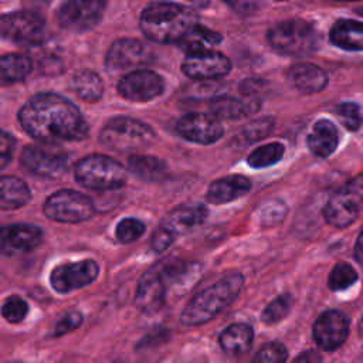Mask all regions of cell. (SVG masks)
Wrapping results in <instances>:
<instances>
[{"label": "cell", "mask_w": 363, "mask_h": 363, "mask_svg": "<svg viewBox=\"0 0 363 363\" xmlns=\"http://www.w3.org/2000/svg\"><path fill=\"white\" fill-rule=\"evenodd\" d=\"M17 116L21 128L43 143L82 140L89 136V125L77 105L55 92L33 95Z\"/></svg>", "instance_id": "cell-1"}, {"label": "cell", "mask_w": 363, "mask_h": 363, "mask_svg": "<svg viewBox=\"0 0 363 363\" xmlns=\"http://www.w3.org/2000/svg\"><path fill=\"white\" fill-rule=\"evenodd\" d=\"M244 286V277L240 272H230L213 285L194 295L180 315L184 326H199L214 319L240 295Z\"/></svg>", "instance_id": "cell-2"}, {"label": "cell", "mask_w": 363, "mask_h": 363, "mask_svg": "<svg viewBox=\"0 0 363 363\" xmlns=\"http://www.w3.org/2000/svg\"><path fill=\"white\" fill-rule=\"evenodd\" d=\"M196 14L184 6L160 1L147 6L140 14V30L160 44L180 43L196 24Z\"/></svg>", "instance_id": "cell-3"}, {"label": "cell", "mask_w": 363, "mask_h": 363, "mask_svg": "<svg viewBox=\"0 0 363 363\" xmlns=\"http://www.w3.org/2000/svg\"><path fill=\"white\" fill-rule=\"evenodd\" d=\"M74 176L81 186L98 191L115 190L126 183V169L118 160L99 153L79 159Z\"/></svg>", "instance_id": "cell-4"}, {"label": "cell", "mask_w": 363, "mask_h": 363, "mask_svg": "<svg viewBox=\"0 0 363 363\" xmlns=\"http://www.w3.org/2000/svg\"><path fill=\"white\" fill-rule=\"evenodd\" d=\"M269 45L279 54L301 57L315 51L319 45V33L309 21L302 18L285 20L269 28Z\"/></svg>", "instance_id": "cell-5"}, {"label": "cell", "mask_w": 363, "mask_h": 363, "mask_svg": "<svg viewBox=\"0 0 363 363\" xmlns=\"http://www.w3.org/2000/svg\"><path fill=\"white\" fill-rule=\"evenodd\" d=\"M99 140L112 150H138L153 143L156 140V132L147 123L135 118L115 116L102 126Z\"/></svg>", "instance_id": "cell-6"}, {"label": "cell", "mask_w": 363, "mask_h": 363, "mask_svg": "<svg viewBox=\"0 0 363 363\" xmlns=\"http://www.w3.org/2000/svg\"><path fill=\"white\" fill-rule=\"evenodd\" d=\"M363 206V173L347 180L330 196L323 207V217L328 224L345 228L352 224Z\"/></svg>", "instance_id": "cell-7"}, {"label": "cell", "mask_w": 363, "mask_h": 363, "mask_svg": "<svg viewBox=\"0 0 363 363\" xmlns=\"http://www.w3.org/2000/svg\"><path fill=\"white\" fill-rule=\"evenodd\" d=\"M95 213L91 197L75 190H58L44 203V214L57 223H81L89 220Z\"/></svg>", "instance_id": "cell-8"}, {"label": "cell", "mask_w": 363, "mask_h": 363, "mask_svg": "<svg viewBox=\"0 0 363 363\" xmlns=\"http://www.w3.org/2000/svg\"><path fill=\"white\" fill-rule=\"evenodd\" d=\"M45 31L41 14L31 10L0 16V37L18 44H38Z\"/></svg>", "instance_id": "cell-9"}, {"label": "cell", "mask_w": 363, "mask_h": 363, "mask_svg": "<svg viewBox=\"0 0 363 363\" xmlns=\"http://www.w3.org/2000/svg\"><path fill=\"white\" fill-rule=\"evenodd\" d=\"M23 167L40 177L55 179L65 173L68 166V156L61 149L51 146V143L27 145L20 155Z\"/></svg>", "instance_id": "cell-10"}, {"label": "cell", "mask_w": 363, "mask_h": 363, "mask_svg": "<svg viewBox=\"0 0 363 363\" xmlns=\"http://www.w3.org/2000/svg\"><path fill=\"white\" fill-rule=\"evenodd\" d=\"M106 0H65L58 10V23L62 28L82 33L94 28L102 18Z\"/></svg>", "instance_id": "cell-11"}, {"label": "cell", "mask_w": 363, "mask_h": 363, "mask_svg": "<svg viewBox=\"0 0 363 363\" xmlns=\"http://www.w3.org/2000/svg\"><path fill=\"white\" fill-rule=\"evenodd\" d=\"M99 274V265L94 259H81L57 265L50 274V284L58 294L84 288L92 284Z\"/></svg>", "instance_id": "cell-12"}, {"label": "cell", "mask_w": 363, "mask_h": 363, "mask_svg": "<svg viewBox=\"0 0 363 363\" xmlns=\"http://www.w3.org/2000/svg\"><path fill=\"white\" fill-rule=\"evenodd\" d=\"M164 91V79L152 69H135L123 75L118 82L119 95L130 102H147L160 96Z\"/></svg>", "instance_id": "cell-13"}, {"label": "cell", "mask_w": 363, "mask_h": 363, "mask_svg": "<svg viewBox=\"0 0 363 363\" xmlns=\"http://www.w3.org/2000/svg\"><path fill=\"white\" fill-rule=\"evenodd\" d=\"M312 335L320 349L333 352L340 347L349 336V318L336 309L325 311L316 318Z\"/></svg>", "instance_id": "cell-14"}, {"label": "cell", "mask_w": 363, "mask_h": 363, "mask_svg": "<svg viewBox=\"0 0 363 363\" xmlns=\"http://www.w3.org/2000/svg\"><path fill=\"white\" fill-rule=\"evenodd\" d=\"M176 130L183 139L199 145L214 143L224 135V128L218 118L199 112L183 115L176 125Z\"/></svg>", "instance_id": "cell-15"}, {"label": "cell", "mask_w": 363, "mask_h": 363, "mask_svg": "<svg viewBox=\"0 0 363 363\" xmlns=\"http://www.w3.org/2000/svg\"><path fill=\"white\" fill-rule=\"evenodd\" d=\"M182 71L191 79H218L231 71V62L224 54L206 50L187 54L182 64Z\"/></svg>", "instance_id": "cell-16"}, {"label": "cell", "mask_w": 363, "mask_h": 363, "mask_svg": "<svg viewBox=\"0 0 363 363\" xmlns=\"http://www.w3.org/2000/svg\"><path fill=\"white\" fill-rule=\"evenodd\" d=\"M43 241V231L34 224H9L0 227V254L16 255L33 251Z\"/></svg>", "instance_id": "cell-17"}, {"label": "cell", "mask_w": 363, "mask_h": 363, "mask_svg": "<svg viewBox=\"0 0 363 363\" xmlns=\"http://www.w3.org/2000/svg\"><path fill=\"white\" fill-rule=\"evenodd\" d=\"M149 61V51L143 43L135 38H119L109 47L105 65L111 71L133 68Z\"/></svg>", "instance_id": "cell-18"}, {"label": "cell", "mask_w": 363, "mask_h": 363, "mask_svg": "<svg viewBox=\"0 0 363 363\" xmlns=\"http://www.w3.org/2000/svg\"><path fill=\"white\" fill-rule=\"evenodd\" d=\"M167 296V291L157 264L143 274L138 284L135 303L139 311L153 313L159 311Z\"/></svg>", "instance_id": "cell-19"}, {"label": "cell", "mask_w": 363, "mask_h": 363, "mask_svg": "<svg viewBox=\"0 0 363 363\" xmlns=\"http://www.w3.org/2000/svg\"><path fill=\"white\" fill-rule=\"evenodd\" d=\"M207 214V207L203 204H180L163 217L159 227L176 238L204 223Z\"/></svg>", "instance_id": "cell-20"}, {"label": "cell", "mask_w": 363, "mask_h": 363, "mask_svg": "<svg viewBox=\"0 0 363 363\" xmlns=\"http://www.w3.org/2000/svg\"><path fill=\"white\" fill-rule=\"evenodd\" d=\"M286 78L292 88L301 94H316L328 85L326 72L311 62H298L289 67Z\"/></svg>", "instance_id": "cell-21"}, {"label": "cell", "mask_w": 363, "mask_h": 363, "mask_svg": "<svg viewBox=\"0 0 363 363\" xmlns=\"http://www.w3.org/2000/svg\"><path fill=\"white\" fill-rule=\"evenodd\" d=\"M261 106V101L257 96L244 95L242 98L223 95L214 98L210 105V113L218 119H241L251 113H255Z\"/></svg>", "instance_id": "cell-22"}, {"label": "cell", "mask_w": 363, "mask_h": 363, "mask_svg": "<svg viewBox=\"0 0 363 363\" xmlns=\"http://www.w3.org/2000/svg\"><path fill=\"white\" fill-rule=\"evenodd\" d=\"M251 189V180L242 174H228L214 180L206 193L211 204H225L245 196Z\"/></svg>", "instance_id": "cell-23"}, {"label": "cell", "mask_w": 363, "mask_h": 363, "mask_svg": "<svg viewBox=\"0 0 363 363\" xmlns=\"http://www.w3.org/2000/svg\"><path fill=\"white\" fill-rule=\"evenodd\" d=\"M309 150L318 157L330 156L339 143V132L336 125L329 119L316 121L306 138Z\"/></svg>", "instance_id": "cell-24"}, {"label": "cell", "mask_w": 363, "mask_h": 363, "mask_svg": "<svg viewBox=\"0 0 363 363\" xmlns=\"http://www.w3.org/2000/svg\"><path fill=\"white\" fill-rule=\"evenodd\" d=\"M332 44L347 51H363V21L337 20L329 33Z\"/></svg>", "instance_id": "cell-25"}, {"label": "cell", "mask_w": 363, "mask_h": 363, "mask_svg": "<svg viewBox=\"0 0 363 363\" xmlns=\"http://www.w3.org/2000/svg\"><path fill=\"white\" fill-rule=\"evenodd\" d=\"M31 200L30 187L16 176H0V210H16Z\"/></svg>", "instance_id": "cell-26"}, {"label": "cell", "mask_w": 363, "mask_h": 363, "mask_svg": "<svg viewBox=\"0 0 363 363\" xmlns=\"http://www.w3.org/2000/svg\"><path fill=\"white\" fill-rule=\"evenodd\" d=\"M252 339H254V330L250 325L233 323L221 332L218 337V343L225 353L238 356L245 353L251 347Z\"/></svg>", "instance_id": "cell-27"}, {"label": "cell", "mask_w": 363, "mask_h": 363, "mask_svg": "<svg viewBox=\"0 0 363 363\" xmlns=\"http://www.w3.org/2000/svg\"><path fill=\"white\" fill-rule=\"evenodd\" d=\"M128 170L143 182H160L167 176V164L150 155H132L128 160Z\"/></svg>", "instance_id": "cell-28"}, {"label": "cell", "mask_w": 363, "mask_h": 363, "mask_svg": "<svg viewBox=\"0 0 363 363\" xmlns=\"http://www.w3.org/2000/svg\"><path fill=\"white\" fill-rule=\"evenodd\" d=\"M33 69V61L26 54H6L0 57V85L23 81Z\"/></svg>", "instance_id": "cell-29"}, {"label": "cell", "mask_w": 363, "mask_h": 363, "mask_svg": "<svg viewBox=\"0 0 363 363\" xmlns=\"http://www.w3.org/2000/svg\"><path fill=\"white\" fill-rule=\"evenodd\" d=\"M74 94L85 102H96L104 95V82L101 77L91 69L78 71L71 79Z\"/></svg>", "instance_id": "cell-30"}, {"label": "cell", "mask_w": 363, "mask_h": 363, "mask_svg": "<svg viewBox=\"0 0 363 363\" xmlns=\"http://www.w3.org/2000/svg\"><path fill=\"white\" fill-rule=\"evenodd\" d=\"M221 41H223L221 34L196 23L179 44L187 54H194V52L206 51L208 50V47L217 45Z\"/></svg>", "instance_id": "cell-31"}, {"label": "cell", "mask_w": 363, "mask_h": 363, "mask_svg": "<svg viewBox=\"0 0 363 363\" xmlns=\"http://www.w3.org/2000/svg\"><path fill=\"white\" fill-rule=\"evenodd\" d=\"M285 153V146L279 142H271L254 149L248 157L247 163L254 169H264L277 164Z\"/></svg>", "instance_id": "cell-32"}, {"label": "cell", "mask_w": 363, "mask_h": 363, "mask_svg": "<svg viewBox=\"0 0 363 363\" xmlns=\"http://www.w3.org/2000/svg\"><path fill=\"white\" fill-rule=\"evenodd\" d=\"M356 269L347 262H337L328 277V286L332 291H343L357 281Z\"/></svg>", "instance_id": "cell-33"}, {"label": "cell", "mask_w": 363, "mask_h": 363, "mask_svg": "<svg viewBox=\"0 0 363 363\" xmlns=\"http://www.w3.org/2000/svg\"><path fill=\"white\" fill-rule=\"evenodd\" d=\"M292 306V296L289 294H282L272 299L261 313V319L267 325H274L281 322L289 313Z\"/></svg>", "instance_id": "cell-34"}, {"label": "cell", "mask_w": 363, "mask_h": 363, "mask_svg": "<svg viewBox=\"0 0 363 363\" xmlns=\"http://www.w3.org/2000/svg\"><path fill=\"white\" fill-rule=\"evenodd\" d=\"M145 233V224L133 217H126L122 218L115 230V235L116 240L121 244H130L133 241H136L138 238H140Z\"/></svg>", "instance_id": "cell-35"}, {"label": "cell", "mask_w": 363, "mask_h": 363, "mask_svg": "<svg viewBox=\"0 0 363 363\" xmlns=\"http://www.w3.org/2000/svg\"><path fill=\"white\" fill-rule=\"evenodd\" d=\"M274 129V119L269 116L258 118L250 122L241 132V138L245 143H254L267 138Z\"/></svg>", "instance_id": "cell-36"}, {"label": "cell", "mask_w": 363, "mask_h": 363, "mask_svg": "<svg viewBox=\"0 0 363 363\" xmlns=\"http://www.w3.org/2000/svg\"><path fill=\"white\" fill-rule=\"evenodd\" d=\"M28 313V303L18 295H10L1 306V316L9 323L21 322Z\"/></svg>", "instance_id": "cell-37"}, {"label": "cell", "mask_w": 363, "mask_h": 363, "mask_svg": "<svg viewBox=\"0 0 363 363\" xmlns=\"http://www.w3.org/2000/svg\"><path fill=\"white\" fill-rule=\"evenodd\" d=\"M336 115L340 122L349 130H357L362 126L363 118L360 112V106L354 102H342L336 106Z\"/></svg>", "instance_id": "cell-38"}, {"label": "cell", "mask_w": 363, "mask_h": 363, "mask_svg": "<svg viewBox=\"0 0 363 363\" xmlns=\"http://www.w3.org/2000/svg\"><path fill=\"white\" fill-rule=\"evenodd\" d=\"M288 359L286 347L282 343L278 342H269L265 343L259 350L257 352L254 362L259 363H282Z\"/></svg>", "instance_id": "cell-39"}, {"label": "cell", "mask_w": 363, "mask_h": 363, "mask_svg": "<svg viewBox=\"0 0 363 363\" xmlns=\"http://www.w3.org/2000/svg\"><path fill=\"white\" fill-rule=\"evenodd\" d=\"M81 323H82V313L78 311H68L58 319V322L54 328V336H61L68 332H72Z\"/></svg>", "instance_id": "cell-40"}, {"label": "cell", "mask_w": 363, "mask_h": 363, "mask_svg": "<svg viewBox=\"0 0 363 363\" xmlns=\"http://www.w3.org/2000/svg\"><path fill=\"white\" fill-rule=\"evenodd\" d=\"M286 214L285 203L281 200H271L267 203L262 211V223L267 225H274L279 223Z\"/></svg>", "instance_id": "cell-41"}, {"label": "cell", "mask_w": 363, "mask_h": 363, "mask_svg": "<svg viewBox=\"0 0 363 363\" xmlns=\"http://www.w3.org/2000/svg\"><path fill=\"white\" fill-rule=\"evenodd\" d=\"M14 153V139L10 133L0 129V170L4 169Z\"/></svg>", "instance_id": "cell-42"}, {"label": "cell", "mask_w": 363, "mask_h": 363, "mask_svg": "<svg viewBox=\"0 0 363 363\" xmlns=\"http://www.w3.org/2000/svg\"><path fill=\"white\" fill-rule=\"evenodd\" d=\"M173 241H174V238H173L169 233H166L163 228L157 227L156 231H155L153 235H152L150 245H152V250H153L155 252L160 254V252H163L164 250H167V248L172 245Z\"/></svg>", "instance_id": "cell-43"}, {"label": "cell", "mask_w": 363, "mask_h": 363, "mask_svg": "<svg viewBox=\"0 0 363 363\" xmlns=\"http://www.w3.org/2000/svg\"><path fill=\"white\" fill-rule=\"evenodd\" d=\"M223 1L240 14H250L255 11L261 3V0H223Z\"/></svg>", "instance_id": "cell-44"}, {"label": "cell", "mask_w": 363, "mask_h": 363, "mask_svg": "<svg viewBox=\"0 0 363 363\" xmlns=\"http://www.w3.org/2000/svg\"><path fill=\"white\" fill-rule=\"evenodd\" d=\"M354 258L359 264H363V230L360 231L354 244Z\"/></svg>", "instance_id": "cell-45"}, {"label": "cell", "mask_w": 363, "mask_h": 363, "mask_svg": "<svg viewBox=\"0 0 363 363\" xmlns=\"http://www.w3.org/2000/svg\"><path fill=\"white\" fill-rule=\"evenodd\" d=\"M189 1H193V3H196L199 6H206L208 3V0H189Z\"/></svg>", "instance_id": "cell-46"}, {"label": "cell", "mask_w": 363, "mask_h": 363, "mask_svg": "<svg viewBox=\"0 0 363 363\" xmlns=\"http://www.w3.org/2000/svg\"><path fill=\"white\" fill-rule=\"evenodd\" d=\"M359 330H360V333H363V315H362L360 322H359Z\"/></svg>", "instance_id": "cell-47"}, {"label": "cell", "mask_w": 363, "mask_h": 363, "mask_svg": "<svg viewBox=\"0 0 363 363\" xmlns=\"http://www.w3.org/2000/svg\"><path fill=\"white\" fill-rule=\"evenodd\" d=\"M326 1H333V3H339V1H359V0H326Z\"/></svg>", "instance_id": "cell-48"}, {"label": "cell", "mask_w": 363, "mask_h": 363, "mask_svg": "<svg viewBox=\"0 0 363 363\" xmlns=\"http://www.w3.org/2000/svg\"><path fill=\"white\" fill-rule=\"evenodd\" d=\"M356 11H357V13H359V14H362V16H363V7H360V9H357V10H356Z\"/></svg>", "instance_id": "cell-49"}, {"label": "cell", "mask_w": 363, "mask_h": 363, "mask_svg": "<svg viewBox=\"0 0 363 363\" xmlns=\"http://www.w3.org/2000/svg\"><path fill=\"white\" fill-rule=\"evenodd\" d=\"M277 1H286V0H277Z\"/></svg>", "instance_id": "cell-50"}]
</instances>
